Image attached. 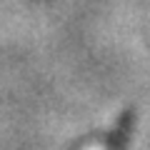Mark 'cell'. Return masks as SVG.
I'll use <instances>...</instances> for the list:
<instances>
[{
    "mask_svg": "<svg viewBox=\"0 0 150 150\" xmlns=\"http://www.w3.org/2000/svg\"><path fill=\"white\" fill-rule=\"evenodd\" d=\"M133 128H135V110H133V108H128V110H123L118 115L112 130H108V133H105L103 150H128Z\"/></svg>",
    "mask_w": 150,
    "mask_h": 150,
    "instance_id": "1",
    "label": "cell"
}]
</instances>
